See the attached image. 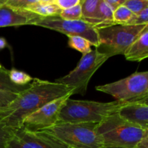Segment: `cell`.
Here are the masks:
<instances>
[{"instance_id": "1", "label": "cell", "mask_w": 148, "mask_h": 148, "mask_svg": "<svg viewBox=\"0 0 148 148\" xmlns=\"http://www.w3.org/2000/svg\"><path fill=\"white\" fill-rule=\"evenodd\" d=\"M73 89L55 82L33 78L30 87L17 95L7 107L0 110V125L12 130L21 127L25 118L46 104L68 95Z\"/></svg>"}, {"instance_id": "2", "label": "cell", "mask_w": 148, "mask_h": 148, "mask_svg": "<svg viewBox=\"0 0 148 148\" xmlns=\"http://www.w3.org/2000/svg\"><path fill=\"white\" fill-rule=\"evenodd\" d=\"M125 104L127 103L118 101L101 103L69 98L61 110L59 122L99 124L107 117L118 113Z\"/></svg>"}, {"instance_id": "3", "label": "cell", "mask_w": 148, "mask_h": 148, "mask_svg": "<svg viewBox=\"0 0 148 148\" xmlns=\"http://www.w3.org/2000/svg\"><path fill=\"white\" fill-rule=\"evenodd\" d=\"M96 132L103 147L135 148L140 140L148 137V130L124 121L117 113L98 124Z\"/></svg>"}, {"instance_id": "4", "label": "cell", "mask_w": 148, "mask_h": 148, "mask_svg": "<svg viewBox=\"0 0 148 148\" xmlns=\"http://www.w3.org/2000/svg\"><path fill=\"white\" fill-rule=\"evenodd\" d=\"M97 126L98 123L58 122L43 131L69 148H103Z\"/></svg>"}, {"instance_id": "5", "label": "cell", "mask_w": 148, "mask_h": 148, "mask_svg": "<svg viewBox=\"0 0 148 148\" xmlns=\"http://www.w3.org/2000/svg\"><path fill=\"white\" fill-rule=\"evenodd\" d=\"M147 26L148 25H113L96 28L99 44L95 50L108 59L116 55H124Z\"/></svg>"}, {"instance_id": "6", "label": "cell", "mask_w": 148, "mask_h": 148, "mask_svg": "<svg viewBox=\"0 0 148 148\" xmlns=\"http://www.w3.org/2000/svg\"><path fill=\"white\" fill-rule=\"evenodd\" d=\"M95 89L125 103H148V72H135L124 79L96 86Z\"/></svg>"}, {"instance_id": "7", "label": "cell", "mask_w": 148, "mask_h": 148, "mask_svg": "<svg viewBox=\"0 0 148 148\" xmlns=\"http://www.w3.org/2000/svg\"><path fill=\"white\" fill-rule=\"evenodd\" d=\"M108 59L106 55L100 53L96 50H92L82 55L77 66L73 70L54 82L73 89L72 95H85L92 75Z\"/></svg>"}, {"instance_id": "8", "label": "cell", "mask_w": 148, "mask_h": 148, "mask_svg": "<svg viewBox=\"0 0 148 148\" xmlns=\"http://www.w3.org/2000/svg\"><path fill=\"white\" fill-rule=\"evenodd\" d=\"M32 25L55 30L66 36H81L95 48L99 44L96 28L82 20H66L59 17H46L35 20Z\"/></svg>"}, {"instance_id": "9", "label": "cell", "mask_w": 148, "mask_h": 148, "mask_svg": "<svg viewBox=\"0 0 148 148\" xmlns=\"http://www.w3.org/2000/svg\"><path fill=\"white\" fill-rule=\"evenodd\" d=\"M72 95L54 100L25 118L21 127L30 132H40L59 122V114L65 101Z\"/></svg>"}, {"instance_id": "10", "label": "cell", "mask_w": 148, "mask_h": 148, "mask_svg": "<svg viewBox=\"0 0 148 148\" xmlns=\"http://www.w3.org/2000/svg\"><path fill=\"white\" fill-rule=\"evenodd\" d=\"M6 148H69L51 134L40 132H30L25 129L14 130Z\"/></svg>"}, {"instance_id": "11", "label": "cell", "mask_w": 148, "mask_h": 148, "mask_svg": "<svg viewBox=\"0 0 148 148\" xmlns=\"http://www.w3.org/2000/svg\"><path fill=\"white\" fill-rule=\"evenodd\" d=\"M40 16L24 10L13 8L4 3L0 6V27L32 25Z\"/></svg>"}, {"instance_id": "12", "label": "cell", "mask_w": 148, "mask_h": 148, "mask_svg": "<svg viewBox=\"0 0 148 148\" xmlns=\"http://www.w3.org/2000/svg\"><path fill=\"white\" fill-rule=\"evenodd\" d=\"M118 115L124 121L148 130V103H133L123 106Z\"/></svg>"}, {"instance_id": "13", "label": "cell", "mask_w": 148, "mask_h": 148, "mask_svg": "<svg viewBox=\"0 0 148 148\" xmlns=\"http://www.w3.org/2000/svg\"><path fill=\"white\" fill-rule=\"evenodd\" d=\"M130 62H141L148 57V26L145 27L138 38L130 46L124 53Z\"/></svg>"}, {"instance_id": "14", "label": "cell", "mask_w": 148, "mask_h": 148, "mask_svg": "<svg viewBox=\"0 0 148 148\" xmlns=\"http://www.w3.org/2000/svg\"><path fill=\"white\" fill-rule=\"evenodd\" d=\"M27 10L42 17H58L62 11L53 3V0H36Z\"/></svg>"}, {"instance_id": "15", "label": "cell", "mask_w": 148, "mask_h": 148, "mask_svg": "<svg viewBox=\"0 0 148 148\" xmlns=\"http://www.w3.org/2000/svg\"><path fill=\"white\" fill-rule=\"evenodd\" d=\"M99 2L100 0H80L82 9L81 20L89 23L94 27L96 25Z\"/></svg>"}, {"instance_id": "16", "label": "cell", "mask_w": 148, "mask_h": 148, "mask_svg": "<svg viewBox=\"0 0 148 148\" xmlns=\"http://www.w3.org/2000/svg\"><path fill=\"white\" fill-rule=\"evenodd\" d=\"M30 84L31 83L25 85H16L10 79V70L3 66L0 68V91L19 94L28 89L30 87Z\"/></svg>"}, {"instance_id": "17", "label": "cell", "mask_w": 148, "mask_h": 148, "mask_svg": "<svg viewBox=\"0 0 148 148\" xmlns=\"http://www.w3.org/2000/svg\"><path fill=\"white\" fill-rule=\"evenodd\" d=\"M113 12H114L106 3L105 0H100L95 28L108 27L115 25L113 20Z\"/></svg>"}, {"instance_id": "18", "label": "cell", "mask_w": 148, "mask_h": 148, "mask_svg": "<svg viewBox=\"0 0 148 148\" xmlns=\"http://www.w3.org/2000/svg\"><path fill=\"white\" fill-rule=\"evenodd\" d=\"M67 37L69 38L68 45L69 47L81 52L82 55L86 54L92 51V44L87 39L77 36H69Z\"/></svg>"}, {"instance_id": "19", "label": "cell", "mask_w": 148, "mask_h": 148, "mask_svg": "<svg viewBox=\"0 0 148 148\" xmlns=\"http://www.w3.org/2000/svg\"><path fill=\"white\" fill-rule=\"evenodd\" d=\"M132 14L133 13L130 10L121 5L113 12V20L115 25H124Z\"/></svg>"}, {"instance_id": "20", "label": "cell", "mask_w": 148, "mask_h": 148, "mask_svg": "<svg viewBox=\"0 0 148 148\" xmlns=\"http://www.w3.org/2000/svg\"><path fill=\"white\" fill-rule=\"evenodd\" d=\"M10 78L12 82L18 85H25L31 83L33 78L29 75L15 69L10 70Z\"/></svg>"}, {"instance_id": "21", "label": "cell", "mask_w": 148, "mask_h": 148, "mask_svg": "<svg viewBox=\"0 0 148 148\" xmlns=\"http://www.w3.org/2000/svg\"><path fill=\"white\" fill-rule=\"evenodd\" d=\"M58 17L66 20H79L82 17V9L80 3L75 7L62 10Z\"/></svg>"}, {"instance_id": "22", "label": "cell", "mask_w": 148, "mask_h": 148, "mask_svg": "<svg viewBox=\"0 0 148 148\" xmlns=\"http://www.w3.org/2000/svg\"><path fill=\"white\" fill-rule=\"evenodd\" d=\"M123 5L133 14H137L145 9L148 8V0H126Z\"/></svg>"}, {"instance_id": "23", "label": "cell", "mask_w": 148, "mask_h": 148, "mask_svg": "<svg viewBox=\"0 0 148 148\" xmlns=\"http://www.w3.org/2000/svg\"><path fill=\"white\" fill-rule=\"evenodd\" d=\"M124 25H148V8L145 9L144 10H143L139 14H133L131 18Z\"/></svg>"}, {"instance_id": "24", "label": "cell", "mask_w": 148, "mask_h": 148, "mask_svg": "<svg viewBox=\"0 0 148 148\" xmlns=\"http://www.w3.org/2000/svg\"><path fill=\"white\" fill-rule=\"evenodd\" d=\"M36 1V0H5V4L13 8L27 10Z\"/></svg>"}, {"instance_id": "25", "label": "cell", "mask_w": 148, "mask_h": 148, "mask_svg": "<svg viewBox=\"0 0 148 148\" xmlns=\"http://www.w3.org/2000/svg\"><path fill=\"white\" fill-rule=\"evenodd\" d=\"M14 130L0 125V148H6L8 141L14 133Z\"/></svg>"}, {"instance_id": "26", "label": "cell", "mask_w": 148, "mask_h": 148, "mask_svg": "<svg viewBox=\"0 0 148 148\" xmlns=\"http://www.w3.org/2000/svg\"><path fill=\"white\" fill-rule=\"evenodd\" d=\"M17 95L18 94L0 91V110L5 108L9 104L11 103L17 98Z\"/></svg>"}, {"instance_id": "27", "label": "cell", "mask_w": 148, "mask_h": 148, "mask_svg": "<svg viewBox=\"0 0 148 148\" xmlns=\"http://www.w3.org/2000/svg\"><path fill=\"white\" fill-rule=\"evenodd\" d=\"M53 3L57 5L61 10H66L75 7L80 3V0H53Z\"/></svg>"}, {"instance_id": "28", "label": "cell", "mask_w": 148, "mask_h": 148, "mask_svg": "<svg viewBox=\"0 0 148 148\" xmlns=\"http://www.w3.org/2000/svg\"><path fill=\"white\" fill-rule=\"evenodd\" d=\"M126 0H105L106 3L109 6L113 12L115 11L120 6L123 5Z\"/></svg>"}, {"instance_id": "29", "label": "cell", "mask_w": 148, "mask_h": 148, "mask_svg": "<svg viewBox=\"0 0 148 148\" xmlns=\"http://www.w3.org/2000/svg\"><path fill=\"white\" fill-rule=\"evenodd\" d=\"M135 148H148V137L140 140Z\"/></svg>"}, {"instance_id": "30", "label": "cell", "mask_w": 148, "mask_h": 148, "mask_svg": "<svg viewBox=\"0 0 148 148\" xmlns=\"http://www.w3.org/2000/svg\"><path fill=\"white\" fill-rule=\"evenodd\" d=\"M7 46V41L4 38H0V49H2Z\"/></svg>"}, {"instance_id": "31", "label": "cell", "mask_w": 148, "mask_h": 148, "mask_svg": "<svg viewBox=\"0 0 148 148\" xmlns=\"http://www.w3.org/2000/svg\"><path fill=\"white\" fill-rule=\"evenodd\" d=\"M4 3V0H0V6Z\"/></svg>"}, {"instance_id": "32", "label": "cell", "mask_w": 148, "mask_h": 148, "mask_svg": "<svg viewBox=\"0 0 148 148\" xmlns=\"http://www.w3.org/2000/svg\"><path fill=\"white\" fill-rule=\"evenodd\" d=\"M103 148H115V147H103Z\"/></svg>"}, {"instance_id": "33", "label": "cell", "mask_w": 148, "mask_h": 148, "mask_svg": "<svg viewBox=\"0 0 148 148\" xmlns=\"http://www.w3.org/2000/svg\"><path fill=\"white\" fill-rule=\"evenodd\" d=\"M1 66H1V64H0V68H1Z\"/></svg>"}]
</instances>
